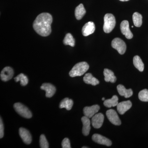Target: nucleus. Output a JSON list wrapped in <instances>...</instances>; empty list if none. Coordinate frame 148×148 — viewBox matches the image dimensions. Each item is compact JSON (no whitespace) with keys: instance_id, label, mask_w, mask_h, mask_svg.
I'll return each mask as SVG.
<instances>
[{"instance_id":"1a4fd4ad","label":"nucleus","mask_w":148,"mask_h":148,"mask_svg":"<svg viewBox=\"0 0 148 148\" xmlns=\"http://www.w3.org/2000/svg\"><path fill=\"white\" fill-rule=\"evenodd\" d=\"M14 75V71L10 67H6L1 73V78L4 82L8 81L12 78Z\"/></svg>"},{"instance_id":"ddd939ff","label":"nucleus","mask_w":148,"mask_h":148,"mask_svg":"<svg viewBox=\"0 0 148 148\" xmlns=\"http://www.w3.org/2000/svg\"><path fill=\"white\" fill-rule=\"evenodd\" d=\"M42 90L46 91V97L47 98H51L55 94L56 88L55 86L50 83H44L40 87Z\"/></svg>"},{"instance_id":"9d476101","label":"nucleus","mask_w":148,"mask_h":148,"mask_svg":"<svg viewBox=\"0 0 148 148\" xmlns=\"http://www.w3.org/2000/svg\"><path fill=\"white\" fill-rule=\"evenodd\" d=\"M92 140L95 143L107 146L112 145V142L108 138L100 134H95L92 136Z\"/></svg>"},{"instance_id":"f257e3e1","label":"nucleus","mask_w":148,"mask_h":148,"mask_svg":"<svg viewBox=\"0 0 148 148\" xmlns=\"http://www.w3.org/2000/svg\"><path fill=\"white\" fill-rule=\"evenodd\" d=\"M53 18L50 14L42 13L38 15L33 23V28L40 36L46 37L51 32V25Z\"/></svg>"},{"instance_id":"393cba45","label":"nucleus","mask_w":148,"mask_h":148,"mask_svg":"<svg viewBox=\"0 0 148 148\" xmlns=\"http://www.w3.org/2000/svg\"><path fill=\"white\" fill-rule=\"evenodd\" d=\"M16 82H20V84L22 86H25L27 85L29 82V80L27 76L24 75V74L21 73L14 78Z\"/></svg>"},{"instance_id":"c756f323","label":"nucleus","mask_w":148,"mask_h":148,"mask_svg":"<svg viewBox=\"0 0 148 148\" xmlns=\"http://www.w3.org/2000/svg\"><path fill=\"white\" fill-rule=\"evenodd\" d=\"M4 136V125L3 124L2 120L1 118L0 120V138L1 139Z\"/></svg>"},{"instance_id":"4be33fe9","label":"nucleus","mask_w":148,"mask_h":148,"mask_svg":"<svg viewBox=\"0 0 148 148\" xmlns=\"http://www.w3.org/2000/svg\"><path fill=\"white\" fill-rule=\"evenodd\" d=\"M118 98L116 95H113L111 99L104 101V105L107 108H110L117 106L118 104Z\"/></svg>"},{"instance_id":"aec40b11","label":"nucleus","mask_w":148,"mask_h":148,"mask_svg":"<svg viewBox=\"0 0 148 148\" xmlns=\"http://www.w3.org/2000/svg\"><path fill=\"white\" fill-rule=\"evenodd\" d=\"M86 11L82 4H80L77 6L75 10V16L77 20L81 19L85 14Z\"/></svg>"},{"instance_id":"bb28decb","label":"nucleus","mask_w":148,"mask_h":148,"mask_svg":"<svg viewBox=\"0 0 148 148\" xmlns=\"http://www.w3.org/2000/svg\"><path fill=\"white\" fill-rule=\"evenodd\" d=\"M138 97L141 101L148 102V90L145 89L140 91L138 94Z\"/></svg>"},{"instance_id":"a878e982","label":"nucleus","mask_w":148,"mask_h":148,"mask_svg":"<svg viewBox=\"0 0 148 148\" xmlns=\"http://www.w3.org/2000/svg\"><path fill=\"white\" fill-rule=\"evenodd\" d=\"M64 43L65 45H70L74 47L75 45V40L71 34L69 33L65 36L64 40Z\"/></svg>"},{"instance_id":"473e14b6","label":"nucleus","mask_w":148,"mask_h":148,"mask_svg":"<svg viewBox=\"0 0 148 148\" xmlns=\"http://www.w3.org/2000/svg\"><path fill=\"white\" fill-rule=\"evenodd\" d=\"M82 148H88V147H82Z\"/></svg>"},{"instance_id":"6e6552de","label":"nucleus","mask_w":148,"mask_h":148,"mask_svg":"<svg viewBox=\"0 0 148 148\" xmlns=\"http://www.w3.org/2000/svg\"><path fill=\"white\" fill-rule=\"evenodd\" d=\"M100 109V106L97 105H93L90 107H86L83 109L84 114L85 116L90 118L98 112Z\"/></svg>"},{"instance_id":"0eeeda50","label":"nucleus","mask_w":148,"mask_h":148,"mask_svg":"<svg viewBox=\"0 0 148 148\" xmlns=\"http://www.w3.org/2000/svg\"><path fill=\"white\" fill-rule=\"evenodd\" d=\"M121 33L125 36L126 38L131 39L133 37V34L129 29V24L127 20H124L121 22L120 25Z\"/></svg>"},{"instance_id":"dca6fc26","label":"nucleus","mask_w":148,"mask_h":148,"mask_svg":"<svg viewBox=\"0 0 148 148\" xmlns=\"http://www.w3.org/2000/svg\"><path fill=\"white\" fill-rule=\"evenodd\" d=\"M83 123L82 133L84 135L86 136L89 135L90 130V121L89 118L86 116L82 118Z\"/></svg>"},{"instance_id":"b1692460","label":"nucleus","mask_w":148,"mask_h":148,"mask_svg":"<svg viewBox=\"0 0 148 148\" xmlns=\"http://www.w3.org/2000/svg\"><path fill=\"white\" fill-rule=\"evenodd\" d=\"M133 23L135 27H140L143 23V16L138 12H135L132 15Z\"/></svg>"},{"instance_id":"423d86ee","label":"nucleus","mask_w":148,"mask_h":148,"mask_svg":"<svg viewBox=\"0 0 148 148\" xmlns=\"http://www.w3.org/2000/svg\"><path fill=\"white\" fill-rule=\"evenodd\" d=\"M106 116L111 123L116 125H121V121L117 113L114 110H109L106 112Z\"/></svg>"},{"instance_id":"2eb2a0df","label":"nucleus","mask_w":148,"mask_h":148,"mask_svg":"<svg viewBox=\"0 0 148 148\" xmlns=\"http://www.w3.org/2000/svg\"><path fill=\"white\" fill-rule=\"evenodd\" d=\"M95 31V24L92 21H89L86 23L82 29V34L84 36H87L92 34Z\"/></svg>"},{"instance_id":"39448f33","label":"nucleus","mask_w":148,"mask_h":148,"mask_svg":"<svg viewBox=\"0 0 148 148\" xmlns=\"http://www.w3.org/2000/svg\"><path fill=\"white\" fill-rule=\"evenodd\" d=\"M112 46L122 55L124 54L126 51V44L122 40L119 38H115L112 41Z\"/></svg>"},{"instance_id":"f3484780","label":"nucleus","mask_w":148,"mask_h":148,"mask_svg":"<svg viewBox=\"0 0 148 148\" xmlns=\"http://www.w3.org/2000/svg\"><path fill=\"white\" fill-rule=\"evenodd\" d=\"M117 89L119 95L124 96L125 98H128L132 96L133 91L131 89H126L123 85L119 84L117 86Z\"/></svg>"},{"instance_id":"7c9ffc66","label":"nucleus","mask_w":148,"mask_h":148,"mask_svg":"<svg viewBox=\"0 0 148 148\" xmlns=\"http://www.w3.org/2000/svg\"><path fill=\"white\" fill-rule=\"evenodd\" d=\"M121 1H129V0H119Z\"/></svg>"},{"instance_id":"20e7f679","label":"nucleus","mask_w":148,"mask_h":148,"mask_svg":"<svg viewBox=\"0 0 148 148\" xmlns=\"http://www.w3.org/2000/svg\"><path fill=\"white\" fill-rule=\"evenodd\" d=\"M14 108L16 112L21 116L26 119H30L32 117V114L31 111L26 106L21 103H15Z\"/></svg>"},{"instance_id":"f8f14e48","label":"nucleus","mask_w":148,"mask_h":148,"mask_svg":"<svg viewBox=\"0 0 148 148\" xmlns=\"http://www.w3.org/2000/svg\"><path fill=\"white\" fill-rule=\"evenodd\" d=\"M19 135L24 143L29 145L32 142V135L29 130L26 128L20 127L19 129Z\"/></svg>"},{"instance_id":"5701e85b","label":"nucleus","mask_w":148,"mask_h":148,"mask_svg":"<svg viewBox=\"0 0 148 148\" xmlns=\"http://www.w3.org/2000/svg\"><path fill=\"white\" fill-rule=\"evenodd\" d=\"M133 61L135 68L140 72L143 71L144 70V64L140 56H135L133 58Z\"/></svg>"},{"instance_id":"9b49d317","label":"nucleus","mask_w":148,"mask_h":148,"mask_svg":"<svg viewBox=\"0 0 148 148\" xmlns=\"http://www.w3.org/2000/svg\"><path fill=\"white\" fill-rule=\"evenodd\" d=\"M104 116L103 114H96L92 118L91 123L92 126L95 128H100L103 125Z\"/></svg>"},{"instance_id":"cd10ccee","label":"nucleus","mask_w":148,"mask_h":148,"mask_svg":"<svg viewBox=\"0 0 148 148\" xmlns=\"http://www.w3.org/2000/svg\"><path fill=\"white\" fill-rule=\"evenodd\" d=\"M40 148H48L49 147L48 143L44 135L42 134L40 136Z\"/></svg>"},{"instance_id":"a211bd4d","label":"nucleus","mask_w":148,"mask_h":148,"mask_svg":"<svg viewBox=\"0 0 148 148\" xmlns=\"http://www.w3.org/2000/svg\"><path fill=\"white\" fill-rule=\"evenodd\" d=\"M105 80L106 82H110L114 83L116 82V78L113 72L108 69H105L103 72Z\"/></svg>"},{"instance_id":"c85d7f7f","label":"nucleus","mask_w":148,"mask_h":148,"mask_svg":"<svg viewBox=\"0 0 148 148\" xmlns=\"http://www.w3.org/2000/svg\"><path fill=\"white\" fill-rule=\"evenodd\" d=\"M62 147L63 148H71V143H70V140L69 138H64L63 141H62Z\"/></svg>"},{"instance_id":"f03ea898","label":"nucleus","mask_w":148,"mask_h":148,"mask_svg":"<svg viewBox=\"0 0 148 148\" xmlns=\"http://www.w3.org/2000/svg\"><path fill=\"white\" fill-rule=\"evenodd\" d=\"M88 64L86 62L77 63L69 72V75L72 77L82 75L89 69Z\"/></svg>"},{"instance_id":"6ab92c4d","label":"nucleus","mask_w":148,"mask_h":148,"mask_svg":"<svg viewBox=\"0 0 148 148\" xmlns=\"http://www.w3.org/2000/svg\"><path fill=\"white\" fill-rule=\"evenodd\" d=\"M83 80L86 84H91L92 86H96L99 84L98 80L93 77L92 74L90 73H88L85 75L83 78Z\"/></svg>"},{"instance_id":"2f4dec72","label":"nucleus","mask_w":148,"mask_h":148,"mask_svg":"<svg viewBox=\"0 0 148 148\" xmlns=\"http://www.w3.org/2000/svg\"><path fill=\"white\" fill-rule=\"evenodd\" d=\"M105 98H102V101H105Z\"/></svg>"},{"instance_id":"4468645a","label":"nucleus","mask_w":148,"mask_h":148,"mask_svg":"<svg viewBox=\"0 0 148 148\" xmlns=\"http://www.w3.org/2000/svg\"><path fill=\"white\" fill-rule=\"evenodd\" d=\"M132 106V103L130 101H123L118 103L117 106V110L120 114L122 115L131 108Z\"/></svg>"},{"instance_id":"7ed1b4c3","label":"nucleus","mask_w":148,"mask_h":148,"mask_svg":"<svg viewBox=\"0 0 148 148\" xmlns=\"http://www.w3.org/2000/svg\"><path fill=\"white\" fill-rule=\"evenodd\" d=\"M104 20L103 30L105 33L109 34L113 30L115 26V18L112 14H106L104 16Z\"/></svg>"},{"instance_id":"412c9836","label":"nucleus","mask_w":148,"mask_h":148,"mask_svg":"<svg viewBox=\"0 0 148 148\" xmlns=\"http://www.w3.org/2000/svg\"><path fill=\"white\" fill-rule=\"evenodd\" d=\"M73 105V101L69 98H65L61 101L59 105L60 108H65L67 110H70Z\"/></svg>"}]
</instances>
